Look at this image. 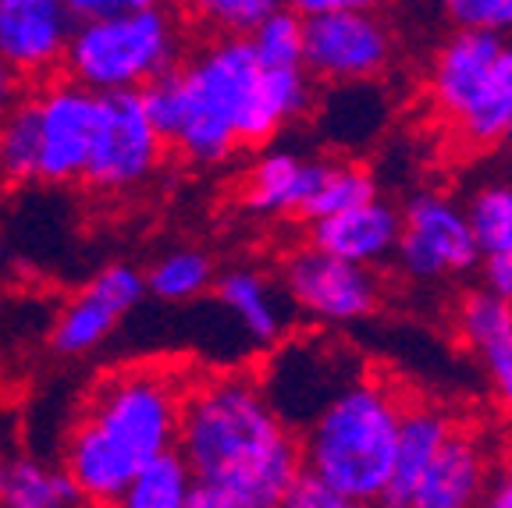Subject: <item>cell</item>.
Segmentation results:
<instances>
[{
    "instance_id": "30bf717a",
    "label": "cell",
    "mask_w": 512,
    "mask_h": 508,
    "mask_svg": "<svg viewBox=\"0 0 512 508\" xmlns=\"http://www.w3.org/2000/svg\"><path fill=\"white\" fill-rule=\"evenodd\" d=\"M36 128H40V171L43 182H82L89 150H93L96 118H100V93L79 86L75 79H57L32 96Z\"/></svg>"
},
{
    "instance_id": "d6986e66",
    "label": "cell",
    "mask_w": 512,
    "mask_h": 508,
    "mask_svg": "<svg viewBox=\"0 0 512 508\" xmlns=\"http://www.w3.org/2000/svg\"><path fill=\"white\" fill-rule=\"evenodd\" d=\"M324 160H303L296 153H267L246 182V207L256 214H296L303 217L317 189Z\"/></svg>"
},
{
    "instance_id": "9c48e42d",
    "label": "cell",
    "mask_w": 512,
    "mask_h": 508,
    "mask_svg": "<svg viewBox=\"0 0 512 508\" xmlns=\"http://www.w3.org/2000/svg\"><path fill=\"white\" fill-rule=\"evenodd\" d=\"M285 295L310 317L328 324H352L377 310L381 285L367 263H352L306 246L285 260Z\"/></svg>"
},
{
    "instance_id": "2e32d148",
    "label": "cell",
    "mask_w": 512,
    "mask_h": 508,
    "mask_svg": "<svg viewBox=\"0 0 512 508\" xmlns=\"http://www.w3.org/2000/svg\"><path fill=\"white\" fill-rule=\"evenodd\" d=\"M484 455L466 434L445 437L441 452L427 466L424 480L416 484L409 508H466L484 498Z\"/></svg>"
},
{
    "instance_id": "e575fe53",
    "label": "cell",
    "mask_w": 512,
    "mask_h": 508,
    "mask_svg": "<svg viewBox=\"0 0 512 508\" xmlns=\"http://www.w3.org/2000/svg\"><path fill=\"white\" fill-rule=\"evenodd\" d=\"M491 505L495 508H512V466L505 469L502 477L495 480V487H491Z\"/></svg>"
},
{
    "instance_id": "ba28073f",
    "label": "cell",
    "mask_w": 512,
    "mask_h": 508,
    "mask_svg": "<svg viewBox=\"0 0 512 508\" xmlns=\"http://www.w3.org/2000/svg\"><path fill=\"white\" fill-rule=\"evenodd\" d=\"M395 260L416 281L466 274L480 263V249L473 239L466 210L438 192L409 199L402 214V231L395 242Z\"/></svg>"
},
{
    "instance_id": "8992f818",
    "label": "cell",
    "mask_w": 512,
    "mask_h": 508,
    "mask_svg": "<svg viewBox=\"0 0 512 508\" xmlns=\"http://www.w3.org/2000/svg\"><path fill=\"white\" fill-rule=\"evenodd\" d=\"M164 135L157 132L139 89L100 93L93 150H89L82 182L96 192H132L153 178L164 160Z\"/></svg>"
},
{
    "instance_id": "9a60e30c",
    "label": "cell",
    "mask_w": 512,
    "mask_h": 508,
    "mask_svg": "<svg viewBox=\"0 0 512 508\" xmlns=\"http://www.w3.org/2000/svg\"><path fill=\"white\" fill-rule=\"evenodd\" d=\"M217 299L235 317V324L249 334L253 345H274L285 334L288 317H292V299L264 278L260 270H228L217 278Z\"/></svg>"
},
{
    "instance_id": "7c38bea8",
    "label": "cell",
    "mask_w": 512,
    "mask_h": 508,
    "mask_svg": "<svg viewBox=\"0 0 512 508\" xmlns=\"http://www.w3.org/2000/svg\"><path fill=\"white\" fill-rule=\"evenodd\" d=\"M75 32L64 0H0V57L29 79L57 72Z\"/></svg>"
},
{
    "instance_id": "1f68e13d",
    "label": "cell",
    "mask_w": 512,
    "mask_h": 508,
    "mask_svg": "<svg viewBox=\"0 0 512 508\" xmlns=\"http://www.w3.org/2000/svg\"><path fill=\"white\" fill-rule=\"evenodd\" d=\"M484 260V278H488V292L502 295L512 302V246L498 249V253L480 256Z\"/></svg>"
},
{
    "instance_id": "ac0fdd59",
    "label": "cell",
    "mask_w": 512,
    "mask_h": 508,
    "mask_svg": "<svg viewBox=\"0 0 512 508\" xmlns=\"http://www.w3.org/2000/svg\"><path fill=\"white\" fill-rule=\"evenodd\" d=\"M466 342L488 366L502 405L512 413V306L495 292H477L463 302Z\"/></svg>"
},
{
    "instance_id": "cb8c5ba5",
    "label": "cell",
    "mask_w": 512,
    "mask_h": 508,
    "mask_svg": "<svg viewBox=\"0 0 512 508\" xmlns=\"http://www.w3.org/2000/svg\"><path fill=\"white\" fill-rule=\"evenodd\" d=\"M40 171V128H36V104L18 100L0 118V178L29 182Z\"/></svg>"
},
{
    "instance_id": "277c9868",
    "label": "cell",
    "mask_w": 512,
    "mask_h": 508,
    "mask_svg": "<svg viewBox=\"0 0 512 508\" xmlns=\"http://www.w3.org/2000/svg\"><path fill=\"white\" fill-rule=\"evenodd\" d=\"M399 420V402L381 384H345L306 423L303 469L328 480L345 505H374L392 477Z\"/></svg>"
},
{
    "instance_id": "5bb4252c",
    "label": "cell",
    "mask_w": 512,
    "mask_h": 508,
    "mask_svg": "<svg viewBox=\"0 0 512 508\" xmlns=\"http://www.w3.org/2000/svg\"><path fill=\"white\" fill-rule=\"evenodd\" d=\"M502 32L491 29H459L452 40L441 47L438 61L431 72V96L438 111L445 114L452 125L459 114L470 107L473 93L480 89L484 75L491 72L498 50H502Z\"/></svg>"
},
{
    "instance_id": "8d00e7d4",
    "label": "cell",
    "mask_w": 512,
    "mask_h": 508,
    "mask_svg": "<svg viewBox=\"0 0 512 508\" xmlns=\"http://www.w3.org/2000/svg\"><path fill=\"white\" fill-rule=\"evenodd\" d=\"M502 143L509 146V153H512V118H509V125H505V132H502Z\"/></svg>"
},
{
    "instance_id": "8fae6325",
    "label": "cell",
    "mask_w": 512,
    "mask_h": 508,
    "mask_svg": "<svg viewBox=\"0 0 512 508\" xmlns=\"http://www.w3.org/2000/svg\"><path fill=\"white\" fill-rule=\"evenodd\" d=\"M146 295V278L128 263H114L104 267L61 310L54 324V352L61 356H89L93 349L107 342L114 327L136 310L139 299Z\"/></svg>"
},
{
    "instance_id": "d4e9b609",
    "label": "cell",
    "mask_w": 512,
    "mask_h": 508,
    "mask_svg": "<svg viewBox=\"0 0 512 508\" xmlns=\"http://www.w3.org/2000/svg\"><path fill=\"white\" fill-rule=\"evenodd\" d=\"M374 196H377V185L363 167L331 164V160H324L317 189H313L310 203H306V210H303V221H317V217L338 214V210L356 207V203L374 199Z\"/></svg>"
},
{
    "instance_id": "e0dca14e",
    "label": "cell",
    "mask_w": 512,
    "mask_h": 508,
    "mask_svg": "<svg viewBox=\"0 0 512 508\" xmlns=\"http://www.w3.org/2000/svg\"><path fill=\"white\" fill-rule=\"evenodd\" d=\"M452 434V423L438 413V409H402L399 420V437H395V462L392 477L381 494V505L392 508H409L413 505L416 484L424 480L427 466L434 462V455L441 452L445 437Z\"/></svg>"
},
{
    "instance_id": "5b68a950",
    "label": "cell",
    "mask_w": 512,
    "mask_h": 508,
    "mask_svg": "<svg viewBox=\"0 0 512 508\" xmlns=\"http://www.w3.org/2000/svg\"><path fill=\"white\" fill-rule=\"evenodd\" d=\"M178 50L182 36L175 15L157 4V8L75 22L64 72L93 93L143 89L146 82L175 68Z\"/></svg>"
},
{
    "instance_id": "484cf974",
    "label": "cell",
    "mask_w": 512,
    "mask_h": 508,
    "mask_svg": "<svg viewBox=\"0 0 512 508\" xmlns=\"http://www.w3.org/2000/svg\"><path fill=\"white\" fill-rule=\"evenodd\" d=\"M246 43L264 68H303V15L281 4L249 32Z\"/></svg>"
},
{
    "instance_id": "83f0119b",
    "label": "cell",
    "mask_w": 512,
    "mask_h": 508,
    "mask_svg": "<svg viewBox=\"0 0 512 508\" xmlns=\"http://www.w3.org/2000/svg\"><path fill=\"white\" fill-rule=\"evenodd\" d=\"M466 221H470L480 256L512 246V189L509 185H488V189H480L477 196L470 199Z\"/></svg>"
},
{
    "instance_id": "6da1fadb",
    "label": "cell",
    "mask_w": 512,
    "mask_h": 508,
    "mask_svg": "<svg viewBox=\"0 0 512 508\" xmlns=\"http://www.w3.org/2000/svg\"><path fill=\"white\" fill-rule=\"evenodd\" d=\"M164 143L192 164H221L235 146H260L310 107L306 68H264L246 36H217L185 68L139 89Z\"/></svg>"
},
{
    "instance_id": "f1b7e54d",
    "label": "cell",
    "mask_w": 512,
    "mask_h": 508,
    "mask_svg": "<svg viewBox=\"0 0 512 508\" xmlns=\"http://www.w3.org/2000/svg\"><path fill=\"white\" fill-rule=\"evenodd\" d=\"M445 15L456 29H512V0H445Z\"/></svg>"
},
{
    "instance_id": "7a4b0ae2",
    "label": "cell",
    "mask_w": 512,
    "mask_h": 508,
    "mask_svg": "<svg viewBox=\"0 0 512 508\" xmlns=\"http://www.w3.org/2000/svg\"><path fill=\"white\" fill-rule=\"evenodd\" d=\"M175 445L196 480L192 508H278L303 469L292 427L242 374L185 391Z\"/></svg>"
},
{
    "instance_id": "d6a6232c",
    "label": "cell",
    "mask_w": 512,
    "mask_h": 508,
    "mask_svg": "<svg viewBox=\"0 0 512 508\" xmlns=\"http://www.w3.org/2000/svg\"><path fill=\"white\" fill-rule=\"evenodd\" d=\"M296 15H320V11H345V8H374L377 0H281Z\"/></svg>"
},
{
    "instance_id": "3957f363",
    "label": "cell",
    "mask_w": 512,
    "mask_h": 508,
    "mask_svg": "<svg viewBox=\"0 0 512 508\" xmlns=\"http://www.w3.org/2000/svg\"><path fill=\"white\" fill-rule=\"evenodd\" d=\"M182 402V384L150 366L121 370L96 384L64 445V469L82 501L121 505L139 462L175 448Z\"/></svg>"
},
{
    "instance_id": "4fadbf2b",
    "label": "cell",
    "mask_w": 512,
    "mask_h": 508,
    "mask_svg": "<svg viewBox=\"0 0 512 508\" xmlns=\"http://www.w3.org/2000/svg\"><path fill=\"white\" fill-rule=\"evenodd\" d=\"M402 231V214L384 199H363L356 207L310 221V246L335 253L352 263H377L395 253Z\"/></svg>"
},
{
    "instance_id": "f546056e",
    "label": "cell",
    "mask_w": 512,
    "mask_h": 508,
    "mask_svg": "<svg viewBox=\"0 0 512 508\" xmlns=\"http://www.w3.org/2000/svg\"><path fill=\"white\" fill-rule=\"evenodd\" d=\"M281 505L285 508H349L342 501V494H338L328 480H320L317 473H310V469H299L296 480L288 484Z\"/></svg>"
},
{
    "instance_id": "52a82bcc",
    "label": "cell",
    "mask_w": 512,
    "mask_h": 508,
    "mask_svg": "<svg viewBox=\"0 0 512 508\" xmlns=\"http://www.w3.org/2000/svg\"><path fill=\"white\" fill-rule=\"evenodd\" d=\"M392 61V36L370 8L320 11L303 18V68L310 79L367 82Z\"/></svg>"
},
{
    "instance_id": "4316f807",
    "label": "cell",
    "mask_w": 512,
    "mask_h": 508,
    "mask_svg": "<svg viewBox=\"0 0 512 508\" xmlns=\"http://www.w3.org/2000/svg\"><path fill=\"white\" fill-rule=\"evenodd\" d=\"M182 8L214 36H249L281 0H182Z\"/></svg>"
},
{
    "instance_id": "44dd1931",
    "label": "cell",
    "mask_w": 512,
    "mask_h": 508,
    "mask_svg": "<svg viewBox=\"0 0 512 508\" xmlns=\"http://www.w3.org/2000/svg\"><path fill=\"white\" fill-rule=\"evenodd\" d=\"M192 469L185 462V455L175 448L150 455L146 462H139V469L128 480L121 505L128 508H192Z\"/></svg>"
},
{
    "instance_id": "603a6c76",
    "label": "cell",
    "mask_w": 512,
    "mask_h": 508,
    "mask_svg": "<svg viewBox=\"0 0 512 508\" xmlns=\"http://www.w3.org/2000/svg\"><path fill=\"white\" fill-rule=\"evenodd\" d=\"M214 285V263L207 253L196 249H175L160 256L146 274V288L160 302H192Z\"/></svg>"
},
{
    "instance_id": "7402d4cb",
    "label": "cell",
    "mask_w": 512,
    "mask_h": 508,
    "mask_svg": "<svg viewBox=\"0 0 512 508\" xmlns=\"http://www.w3.org/2000/svg\"><path fill=\"white\" fill-rule=\"evenodd\" d=\"M4 505L8 508H75L86 505L68 477V469L47 466L36 459H15L8 462L4 477Z\"/></svg>"
},
{
    "instance_id": "d590c367",
    "label": "cell",
    "mask_w": 512,
    "mask_h": 508,
    "mask_svg": "<svg viewBox=\"0 0 512 508\" xmlns=\"http://www.w3.org/2000/svg\"><path fill=\"white\" fill-rule=\"evenodd\" d=\"M4 477H8V455L0 448V505H4Z\"/></svg>"
},
{
    "instance_id": "ffe728a7",
    "label": "cell",
    "mask_w": 512,
    "mask_h": 508,
    "mask_svg": "<svg viewBox=\"0 0 512 508\" xmlns=\"http://www.w3.org/2000/svg\"><path fill=\"white\" fill-rule=\"evenodd\" d=\"M509 118H512V43H502L491 72L484 75L480 89L473 93L470 107L459 114L456 128L466 143L491 146L502 139Z\"/></svg>"
},
{
    "instance_id": "836d02e7",
    "label": "cell",
    "mask_w": 512,
    "mask_h": 508,
    "mask_svg": "<svg viewBox=\"0 0 512 508\" xmlns=\"http://www.w3.org/2000/svg\"><path fill=\"white\" fill-rule=\"evenodd\" d=\"M22 86H25L22 75H18L15 68L0 57V118H4V114H8L18 100H22Z\"/></svg>"
},
{
    "instance_id": "4dcf8cb0",
    "label": "cell",
    "mask_w": 512,
    "mask_h": 508,
    "mask_svg": "<svg viewBox=\"0 0 512 508\" xmlns=\"http://www.w3.org/2000/svg\"><path fill=\"white\" fill-rule=\"evenodd\" d=\"M75 22H89V18H107V15H125V11H143L157 8L164 0H64Z\"/></svg>"
}]
</instances>
